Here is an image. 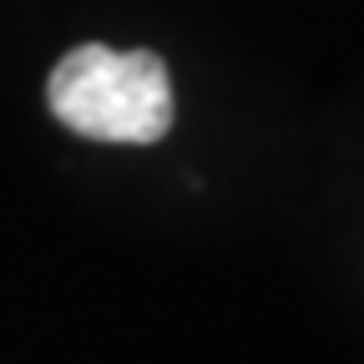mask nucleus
I'll return each mask as SVG.
<instances>
[{"mask_svg": "<svg viewBox=\"0 0 364 364\" xmlns=\"http://www.w3.org/2000/svg\"><path fill=\"white\" fill-rule=\"evenodd\" d=\"M46 102L61 127L91 142L152 147L172 132L177 97L157 51H112V46H76L46 81Z\"/></svg>", "mask_w": 364, "mask_h": 364, "instance_id": "1", "label": "nucleus"}]
</instances>
